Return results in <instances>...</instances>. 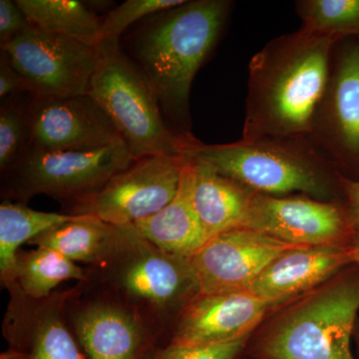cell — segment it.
I'll list each match as a JSON object with an SVG mask.
<instances>
[{
	"instance_id": "4316f807",
	"label": "cell",
	"mask_w": 359,
	"mask_h": 359,
	"mask_svg": "<svg viewBox=\"0 0 359 359\" xmlns=\"http://www.w3.org/2000/svg\"><path fill=\"white\" fill-rule=\"evenodd\" d=\"M249 339L209 346H175L168 344L151 359H238L244 353Z\"/></svg>"
},
{
	"instance_id": "7a4b0ae2",
	"label": "cell",
	"mask_w": 359,
	"mask_h": 359,
	"mask_svg": "<svg viewBox=\"0 0 359 359\" xmlns=\"http://www.w3.org/2000/svg\"><path fill=\"white\" fill-rule=\"evenodd\" d=\"M228 0H193L142 21L127 39L132 61L154 90L168 126L190 131L194 78L218 43L230 14Z\"/></svg>"
},
{
	"instance_id": "f546056e",
	"label": "cell",
	"mask_w": 359,
	"mask_h": 359,
	"mask_svg": "<svg viewBox=\"0 0 359 359\" xmlns=\"http://www.w3.org/2000/svg\"><path fill=\"white\" fill-rule=\"evenodd\" d=\"M340 191L346 197L347 210L351 214L354 226L359 228V180L347 178L339 173Z\"/></svg>"
},
{
	"instance_id": "ffe728a7",
	"label": "cell",
	"mask_w": 359,
	"mask_h": 359,
	"mask_svg": "<svg viewBox=\"0 0 359 359\" xmlns=\"http://www.w3.org/2000/svg\"><path fill=\"white\" fill-rule=\"evenodd\" d=\"M119 233V226L88 215H75L33 238L30 245L56 250L74 263L98 266L105 259Z\"/></svg>"
},
{
	"instance_id": "3957f363",
	"label": "cell",
	"mask_w": 359,
	"mask_h": 359,
	"mask_svg": "<svg viewBox=\"0 0 359 359\" xmlns=\"http://www.w3.org/2000/svg\"><path fill=\"white\" fill-rule=\"evenodd\" d=\"M359 311V266L282 309L250 339L248 359H358L351 342Z\"/></svg>"
},
{
	"instance_id": "9c48e42d",
	"label": "cell",
	"mask_w": 359,
	"mask_h": 359,
	"mask_svg": "<svg viewBox=\"0 0 359 359\" xmlns=\"http://www.w3.org/2000/svg\"><path fill=\"white\" fill-rule=\"evenodd\" d=\"M0 46L14 69L27 82L32 94L47 97L88 94L95 71L96 46L34 25Z\"/></svg>"
},
{
	"instance_id": "83f0119b",
	"label": "cell",
	"mask_w": 359,
	"mask_h": 359,
	"mask_svg": "<svg viewBox=\"0 0 359 359\" xmlns=\"http://www.w3.org/2000/svg\"><path fill=\"white\" fill-rule=\"evenodd\" d=\"M32 25L15 0H0V45L15 39Z\"/></svg>"
},
{
	"instance_id": "44dd1931",
	"label": "cell",
	"mask_w": 359,
	"mask_h": 359,
	"mask_svg": "<svg viewBox=\"0 0 359 359\" xmlns=\"http://www.w3.org/2000/svg\"><path fill=\"white\" fill-rule=\"evenodd\" d=\"M65 212L35 211L22 203L4 200L0 205V278L2 285L15 282L20 245L44 231L74 218Z\"/></svg>"
},
{
	"instance_id": "2e32d148",
	"label": "cell",
	"mask_w": 359,
	"mask_h": 359,
	"mask_svg": "<svg viewBox=\"0 0 359 359\" xmlns=\"http://www.w3.org/2000/svg\"><path fill=\"white\" fill-rule=\"evenodd\" d=\"M351 264V245L294 248L268 264L248 290L278 309L318 289Z\"/></svg>"
},
{
	"instance_id": "5bb4252c",
	"label": "cell",
	"mask_w": 359,
	"mask_h": 359,
	"mask_svg": "<svg viewBox=\"0 0 359 359\" xmlns=\"http://www.w3.org/2000/svg\"><path fill=\"white\" fill-rule=\"evenodd\" d=\"M271 309L249 290L201 292L180 313L170 344L209 346L249 339Z\"/></svg>"
},
{
	"instance_id": "30bf717a",
	"label": "cell",
	"mask_w": 359,
	"mask_h": 359,
	"mask_svg": "<svg viewBox=\"0 0 359 359\" xmlns=\"http://www.w3.org/2000/svg\"><path fill=\"white\" fill-rule=\"evenodd\" d=\"M245 228L295 247L349 245L355 233L346 204L304 195L256 194Z\"/></svg>"
},
{
	"instance_id": "4dcf8cb0",
	"label": "cell",
	"mask_w": 359,
	"mask_h": 359,
	"mask_svg": "<svg viewBox=\"0 0 359 359\" xmlns=\"http://www.w3.org/2000/svg\"><path fill=\"white\" fill-rule=\"evenodd\" d=\"M351 255H353V264L359 266V228H355V233L351 243Z\"/></svg>"
},
{
	"instance_id": "f1b7e54d",
	"label": "cell",
	"mask_w": 359,
	"mask_h": 359,
	"mask_svg": "<svg viewBox=\"0 0 359 359\" xmlns=\"http://www.w3.org/2000/svg\"><path fill=\"white\" fill-rule=\"evenodd\" d=\"M23 93L32 94L27 82L14 69L6 54L0 52V99Z\"/></svg>"
},
{
	"instance_id": "7402d4cb",
	"label": "cell",
	"mask_w": 359,
	"mask_h": 359,
	"mask_svg": "<svg viewBox=\"0 0 359 359\" xmlns=\"http://www.w3.org/2000/svg\"><path fill=\"white\" fill-rule=\"evenodd\" d=\"M32 25L81 43L102 41V25L95 13L77 0H15Z\"/></svg>"
},
{
	"instance_id": "484cf974",
	"label": "cell",
	"mask_w": 359,
	"mask_h": 359,
	"mask_svg": "<svg viewBox=\"0 0 359 359\" xmlns=\"http://www.w3.org/2000/svg\"><path fill=\"white\" fill-rule=\"evenodd\" d=\"M184 2L185 0H127L104 18L102 40L120 39L130 26L160 11L181 6Z\"/></svg>"
},
{
	"instance_id": "8992f818",
	"label": "cell",
	"mask_w": 359,
	"mask_h": 359,
	"mask_svg": "<svg viewBox=\"0 0 359 359\" xmlns=\"http://www.w3.org/2000/svg\"><path fill=\"white\" fill-rule=\"evenodd\" d=\"M96 51L88 94L109 115L134 160L181 155L183 136L168 126L154 90L120 39L102 40Z\"/></svg>"
},
{
	"instance_id": "cb8c5ba5",
	"label": "cell",
	"mask_w": 359,
	"mask_h": 359,
	"mask_svg": "<svg viewBox=\"0 0 359 359\" xmlns=\"http://www.w3.org/2000/svg\"><path fill=\"white\" fill-rule=\"evenodd\" d=\"M297 11L309 32L340 40L359 36V0H302Z\"/></svg>"
},
{
	"instance_id": "d6986e66",
	"label": "cell",
	"mask_w": 359,
	"mask_h": 359,
	"mask_svg": "<svg viewBox=\"0 0 359 359\" xmlns=\"http://www.w3.org/2000/svg\"><path fill=\"white\" fill-rule=\"evenodd\" d=\"M193 161L196 165L194 204L207 242L219 233L245 228L250 203L257 193L222 176L210 165Z\"/></svg>"
},
{
	"instance_id": "d4e9b609",
	"label": "cell",
	"mask_w": 359,
	"mask_h": 359,
	"mask_svg": "<svg viewBox=\"0 0 359 359\" xmlns=\"http://www.w3.org/2000/svg\"><path fill=\"white\" fill-rule=\"evenodd\" d=\"M30 93L7 97L0 105V172L6 173L32 147Z\"/></svg>"
},
{
	"instance_id": "5b68a950",
	"label": "cell",
	"mask_w": 359,
	"mask_h": 359,
	"mask_svg": "<svg viewBox=\"0 0 359 359\" xmlns=\"http://www.w3.org/2000/svg\"><path fill=\"white\" fill-rule=\"evenodd\" d=\"M95 269L113 297L145 321L178 316L201 294L191 257L170 254L149 242L134 224L119 226L110 252Z\"/></svg>"
},
{
	"instance_id": "9a60e30c",
	"label": "cell",
	"mask_w": 359,
	"mask_h": 359,
	"mask_svg": "<svg viewBox=\"0 0 359 359\" xmlns=\"http://www.w3.org/2000/svg\"><path fill=\"white\" fill-rule=\"evenodd\" d=\"M311 137L335 159L359 160V42L342 47L332 61Z\"/></svg>"
},
{
	"instance_id": "603a6c76",
	"label": "cell",
	"mask_w": 359,
	"mask_h": 359,
	"mask_svg": "<svg viewBox=\"0 0 359 359\" xmlns=\"http://www.w3.org/2000/svg\"><path fill=\"white\" fill-rule=\"evenodd\" d=\"M68 280L86 282L87 276L81 266L60 252L45 247L18 252L15 283L32 299H46Z\"/></svg>"
},
{
	"instance_id": "ac0fdd59",
	"label": "cell",
	"mask_w": 359,
	"mask_h": 359,
	"mask_svg": "<svg viewBox=\"0 0 359 359\" xmlns=\"http://www.w3.org/2000/svg\"><path fill=\"white\" fill-rule=\"evenodd\" d=\"M195 174V162L187 158L173 200L134 224L140 235L161 250L187 257H192L207 243L194 204Z\"/></svg>"
},
{
	"instance_id": "e0dca14e",
	"label": "cell",
	"mask_w": 359,
	"mask_h": 359,
	"mask_svg": "<svg viewBox=\"0 0 359 359\" xmlns=\"http://www.w3.org/2000/svg\"><path fill=\"white\" fill-rule=\"evenodd\" d=\"M113 299L87 302L72 309L71 330L88 359H142L149 327L131 309Z\"/></svg>"
},
{
	"instance_id": "4fadbf2b",
	"label": "cell",
	"mask_w": 359,
	"mask_h": 359,
	"mask_svg": "<svg viewBox=\"0 0 359 359\" xmlns=\"http://www.w3.org/2000/svg\"><path fill=\"white\" fill-rule=\"evenodd\" d=\"M295 245L250 228L212 238L192 257L201 292H245L276 257Z\"/></svg>"
},
{
	"instance_id": "6da1fadb",
	"label": "cell",
	"mask_w": 359,
	"mask_h": 359,
	"mask_svg": "<svg viewBox=\"0 0 359 359\" xmlns=\"http://www.w3.org/2000/svg\"><path fill=\"white\" fill-rule=\"evenodd\" d=\"M341 40L301 29L250 60L243 140L311 138Z\"/></svg>"
},
{
	"instance_id": "52a82bcc",
	"label": "cell",
	"mask_w": 359,
	"mask_h": 359,
	"mask_svg": "<svg viewBox=\"0 0 359 359\" xmlns=\"http://www.w3.org/2000/svg\"><path fill=\"white\" fill-rule=\"evenodd\" d=\"M134 161L124 141L91 151L30 147L1 174V196L26 205L35 196L45 195L68 204L96 193Z\"/></svg>"
},
{
	"instance_id": "7c38bea8",
	"label": "cell",
	"mask_w": 359,
	"mask_h": 359,
	"mask_svg": "<svg viewBox=\"0 0 359 359\" xmlns=\"http://www.w3.org/2000/svg\"><path fill=\"white\" fill-rule=\"evenodd\" d=\"M9 304L4 335L9 348L25 359H88L68 325L67 302L73 290L43 299L26 295L15 282L6 285Z\"/></svg>"
},
{
	"instance_id": "1f68e13d",
	"label": "cell",
	"mask_w": 359,
	"mask_h": 359,
	"mask_svg": "<svg viewBox=\"0 0 359 359\" xmlns=\"http://www.w3.org/2000/svg\"><path fill=\"white\" fill-rule=\"evenodd\" d=\"M353 339L355 341L356 347H358V353L359 355V320L356 323L355 328H354Z\"/></svg>"
},
{
	"instance_id": "ba28073f",
	"label": "cell",
	"mask_w": 359,
	"mask_h": 359,
	"mask_svg": "<svg viewBox=\"0 0 359 359\" xmlns=\"http://www.w3.org/2000/svg\"><path fill=\"white\" fill-rule=\"evenodd\" d=\"M186 161L182 155L135 160L96 193L63 205L65 214L88 215L115 226L138 223L173 200Z\"/></svg>"
},
{
	"instance_id": "277c9868",
	"label": "cell",
	"mask_w": 359,
	"mask_h": 359,
	"mask_svg": "<svg viewBox=\"0 0 359 359\" xmlns=\"http://www.w3.org/2000/svg\"><path fill=\"white\" fill-rule=\"evenodd\" d=\"M309 139L261 138L208 145L193 134L181 155L210 165L222 176L262 195H304L332 201L339 172Z\"/></svg>"
},
{
	"instance_id": "8fae6325",
	"label": "cell",
	"mask_w": 359,
	"mask_h": 359,
	"mask_svg": "<svg viewBox=\"0 0 359 359\" xmlns=\"http://www.w3.org/2000/svg\"><path fill=\"white\" fill-rule=\"evenodd\" d=\"M32 147L49 151H91L124 141L105 110L89 94L28 100Z\"/></svg>"
},
{
	"instance_id": "d6a6232c",
	"label": "cell",
	"mask_w": 359,
	"mask_h": 359,
	"mask_svg": "<svg viewBox=\"0 0 359 359\" xmlns=\"http://www.w3.org/2000/svg\"><path fill=\"white\" fill-rule=\"evenodd\" d=\"M245 359H248V358H245Z\"/></svg>"
}]
</instances>
